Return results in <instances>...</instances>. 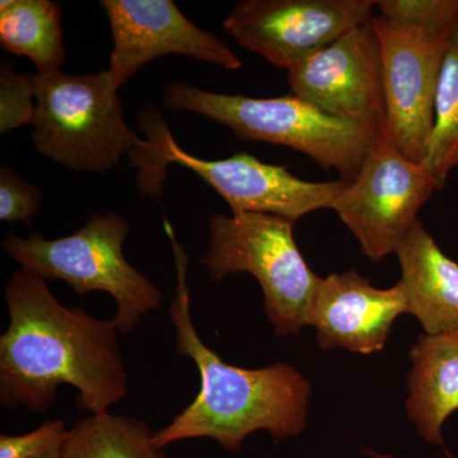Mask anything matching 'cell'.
Returning <instances> with one entry per match:
<instances>
[{"mask_svg":"<svg viewBox=\"0 0 458 458\" xmlns=\"http://www.w3.org/2000/svg\"><path fill=\"white\" fill-rule=\"evenodd\" d=\"M406 411L421 438L445 445L442 427L458 410V336H419L410 349Z\"/></svg>","mask_w":458,"mask_h":458,"instance_id":"cell-15","label":"cell"},{"mask_svg":"<svg viewBox=\"0 0 458 458\" xmlns=\"http://www.w3.org/2000/svg\"><path fill=\"white\" fill-rule=\"evenodd\" d=\"M146 421L126 415H89L72 427L63 458H168Z\"/></svg>","mask_w":458,"mask_h":458,"instance_id":"cell-17","label":"cell"},{"mask_svg":"<svg viewBox=\"0 0 458 458\" xmlns=\"http://www.w3.org/2000/svg\"><path fill=\"white\" fill-rule=\"evenodd\" d=\"M131 232L128 219L110 212L93 214L84 227L69 236L47 240L40 233L27 238L8 233L3 249L23 269L45 280L68 283L75 293L105 292L113 295V318L120 335H128L143 316L162 306L158 286L131 267L123 252Z\"/></svg>","mask_w":458,"mask_h":458,"instance_id":"cell-6","label":"cell"},{"mask_svg":"<svg viewBox=\"0 0 458 458\" xmlns=\"http://www.w3.org/2000/svg\"><path fill=\"white\" fill-rule=\"evenodd\" d=\"M114 49L108 71L119 89L157 57L179 54L228 71L242 60L214 32L199 29L172 0H101Z\"/></svg>","mask_w":458,"mask_h":458,"instance_id":"cell-12","label":"cell"},{"mask_svg":"<svg viewBox=\"0 0 458 458\" xmlns=\"http://www.w3.org/2000/svg\"><path fill=\"white\" fill-rule=\"evenodd\" d=\"M140 129L146 146L131 158L138 170L140 194L161 197L168 165L177 164L195 172L231 207L232 214H267L294 223L307 214L331 209L349 181H307L295 177L284 165L264 164L247 153L218 161L198 158L174 140L164 116L149 105L140 111Z\"/></svg>","mask_w":458,"mask_h":458,"instance_id":"cell-3","label":"cell"},{"mask_svg":"<svg viewBox=\"0 0 458 458\" xmlns=\"http://www.w3.org/2000/svg\"><path fill=\"white\" fill-rule=\"evenodd\" d=\"M0 44L8 53L29 57L38 74L59 71L66 60L62 5L50 0H2Z\"/></svg>","mask_w":458,"mask_h":458,"instance_id":"cell-16","label":"cell"},{"mask_svg":"<svg viewBox=\"0 0 458 458\" xmlns=\"http://www.w3.org/2000/svg\"><path fill=\"white\" fill-rule=\"evenodd\" d=\"M370 454H372V456H375L376 458H394V457H391V456H387V454H376V452H370ZM445 458H454V457L452 456V454H448V452H447V456H445Z\"/></svg>","mask_w":458,"mask_h":458,"instance_id":"cell-23","label":"cell"},{"mask_svg":"<svg viewBox=\"0 0 458 458\" xmlns=\"http://www.w3.org/2000/svg\"><path fill=\"white\" fill-rule=\"evenodd\" d=\"M409 313L403 283L378 289L357 270L330 274L319 280L310 312L324 351L344 348L360 354L381 352L394 321Z\"/></svg>","mask_w":458,"mask_h":458,"instance_id":"cell-13","label":"cell"},{"mask_svg":"<svg viewBox=\"0 0 458 458\" xmlns=\"http://www.w3.org/2000/svg\"><path fill=\"white\" fill-rule=\"evenodd\" d=\"M36 149L57 165L77 172H106L123 155L140 152L146 140L123 117L119 86L111 72L35 74Z\"/></svg>","mask_w":458,"mask_h":458,"instance_id":"cell-5","label":"cell"},{"mask_svg":"<svg viewBox=\"0 0 458 458\" xmlns=\"http://www.w3.org/2000/svg\"><path fill=\"white\" fill-rule=\"evenodd\" d=\"M162 102L174 111L203 114L241 140L264 141L303 153L325 170L354 180L378 132L331 116L295 98H252L210 92L186 82L165 86Z\"/></svg>","mask_w":458,"mask_h":458,"instance_id":"cell-4","label":"cell"},{"mask_svg":"<svg viewBox=\"0 0 458 458\" xmlns=\"http://www.w3.org/2000/svg\"><path fill=\"white\" fill-rule=\"evenodd\" d=\"M379 16L428 31L454 33L458 29V0H379Z\"/></svg>","mask_w":458,"mask_h":458,"instance_id":"cell-19","label":"cell"},{"mask_svg":"<svg viewBox=\"0 0 458 458\" xmlns=\"http://www.w3.org/2000/svg\"><path fill=\"white\" fill-rule=\"evenodd\" d=\"M375 0H243L223 22L243 49L291 69L373 18Z\"/></svg>","mask_w":458,"mask_h":458,"instance_id":"cell-10","label":"cell"},{"mask_svg":"<svg viewBox=\"0 0 458 458\" xmlns=\"http://www.w3.org/2000/svg\"><path fill=\"white\" fill-rule=\"evenodd\" d=\"M438 190L426 161H412L382 135L331 209L360 241L364 255L379 262L396 254L419 221V210Z\"/></svg>","mask_w":458,"mask_h":458,"instance_id":"cell-8","label":"cell"},{"mask_svg":"<svg viewBox=\"0 0 458 458\" xmlns=\"http://www.w3.org/2000/svg\"><path fill=\"white\" fill-rule=\"evenodd\" d=\"M44 192L8 165L0 168V221L30 225L40 209Z\"/></svg>","mask_w":458,"mask_h":458,"instance_id":"cell-22","label":"cell"},{"mask_svg":"<svg viewBox=\"0 0 458 458\" xmlns=\"http://www.w3.org/2000/svg\"><path fill=\"white\" fill-rule=\"evenodd\" d=\"M382 62L386 140L412 161H426L443 60L454 33L428 31L373 16Z\"/></svg>","mask_w":458,"mask_h":458,"instance_id":"cell-9","label":"cell"},{"mask_svg":"<svg viewBox=\"0 0 458 458\" xmlns=\"http://www.w3.org/2000/svg\"><path fill=\"white\" fill-rule=\"evenodd\" d=\"M9 327L0 336V403L49 411L62 385L77 388V406L107 414L129 394L113 319L63 306L47 280L13 270L4 288Z\"/></svg>","mask_w":458,"mask_h":458,"instance_id":"cell-1","label":"cell"},{"mask_svg":"<svg viewBox=\"0 0 458 458\" xmlns=\"http://www.w3.org/2000/svg\"><path fill=\"white\" fill-rule=\"evenodd\" d=\"M409 313L429 336H458V262L418 221L397 250Z\"/></svg>","mask_w":458,"mask_h":458,"instance_id":"cell-14","label":"cell"},{"mask_svg":"<svg viewBox=\"0 0 458 458\" xmlns=\"http://www.w3.org/2000/svg\"><path fill=\"white\" fill-rule=\"evenodd\" d=\"M214 282L251 274L264 293V309L276 335H298L310 327L318 276L307 265L293 236V223L267 214H214L209 246L201 258Z\"/></svg>","mask_w":458,"mask_h":458,"instance_id":"cell-7","label":"cell"},{"mask_svg":"<svg viewBox=\"0 0 458 458\" xmlns=\"http://www.w3.org/2000/svg\"><path fill=\"white\" fill-rule=\"evenodd\" d=\"M176 264V291L170 318L176 328L177 354L194 361L200 375L195 400L153 439L159 448L194 438H210L236 454L250 434L267 430L274 438L298 436L306 427L311 384L294 367L276 363L261 369L231 366L205 345L191 318L189 256L165 221Z\"/></svg>","mask_w":458,"mask_h":458,"instance_id":"cell-2","label":"cell"},{"mask_svg":"<svg viewBox=\"0 0 458 458\" xmlns=\"http://www.w3.org/2000/svg\"><path fill=\"white\" fill-rule=\"evenodd\" d=\"M426 162L439 190L445 188L451 172L458 168V29L451 36L443 60Z\"/></svg>","mask_w":458,"mask_h":458,"instance_id":"cell-18","label":"cell"},{"mask_svg":"<svg viewBox=\"0 0 458 458\" xmlns=\"http://www.w3.org/2000/svg\"><path fill=\"white\" fill-rule=\"evenodd\" d=\"M68 432L63 419H54L21 436L2 434L0 458H63Z\"/></svg>","mask_w":458,"mask_h":458,"instance_id":"cell-21","label":"cell"},{"mask_svg":"<svg viewBox=\"0 0 458 458\" xmlns=\"http://www.w3.org/2000/svg\"><path fill=\"white\" fill-rule=\"evenodd\" d=\"M35 111V75L17 73L13 63L4 60L0 66V132L32 125Z\"/></svg>","mask_w":458,"mask_h":458,"instance_id":"cell-20","label":"cell"},{"mask_svg":"<svg viewBox=\"0 0 458 458\" xmlns=\"http://www.w3.org/2000/svg\"><path fill=\"white\" fill-rule=\"evenodd\" d=\"M286 80L295 98L337 119L385 134L381 50L372 20L291 69Z\"/></svg>","mask_w":458,"mask_h":458,"instance_id":"cell-11","label":"cell"}]
</instances>
